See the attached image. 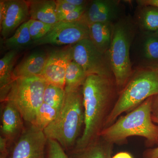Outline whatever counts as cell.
<instances>
[{
    "instance_id": "obj_24",
    "label": "cell",
    "mask_w": 158,
    "mask_h": 158,
    "mask_svg": "<svg viewBox=\"0 0 158 158\" xmlns=\"http://www.w3.org/2000/svg\"><path fill=\"white\" fill-rule=\"evenodd\" d=\"M65 96V89L48 84L44 94V103L52 107L60 110L64 103Z\"/></svg>"
},
{
    "instance_id": "obj_26",
    "label": "cell",
    "mask_w": 158,
    "mask_h": 158,
    "mask_svg": "<svg viewBox=\"0 0 158 158\" xmlns=\"http://www.w3.org/2000/svg\"><path fill=\"white\" fill-rule=\"evenodd\" d=\"M45 158H69L62 146L57 141L52 139L48 140Z\"/></svg>"
},
{
    "instance_id": "obj_27",
    "label": "cell",
    "mask_w": 158,
    "mask_h": 158,
    "mask_svg": "<svg viewBox=\"0 0 158 158\" xmlns=\"http://www.w3.org/2000/svg\"><path fill=\"white\" fill-rule=\"evenodd\" d=\"M56 2L57 3V17L58 22L60 21L65 15L79 8L70 5L65 2V0H57Z\"/></svg>"
},
{
    "instance_id": "obj_25",
    "label": "cell",
    "mask_w": 158,
    "mask_h": 158,
    "mask_svg": "<svg viewBox=\"0 0 158 158\" xmlns=\"http://www.w3.org/2000/svg\"><path fill=\"white\" fill-rule=\"evenodd\" d=\"M29 30L33 42L45 36L53 27L54 25L48 24L36 20H28Z\"/></svg>"
},
{
    "instance_id": "obj_5",
    "label": "cell",
    "mask_w": 158,
    "mask_h": 158,
    "mask_svg": "<svg viewBox=\"0 0 158 158\" xmlns=\"http://www.w3.org/2000/svg\"><path fill=\"white\" fill-rule=\"evenodd\" d=\"M134 37V26L129 19H119L114 24L107 55L116 88L120 91L132 76L130 49Z\"/></svg>"
},
{
    "instance_id": "obj_6",
    "label": "cell",
    "mask_w": 158,
    "mask_h": 158,
    "mask_svg": "<svg viewBox=\"0 0 158 158\" xmlns=\"http://www.w3.org/2000/svg\"><path fill=\"white\" fill-rule=\"evenodd\" d=\"M47 84L40 77L15 79L6 101L12 102L23 120L32 124L37 110L43 103L44 94Z\"/></svg>"
},
{
    "instance_id": "obj_18",
    "label": "cell",
    "mask_w": 158,
    "mask_h": 158,
    "mask_svg": "<svg viewBox=\"0 0 158 158\" xmlns=\"http://www.w3.org/2000/svg\"><path fill=\"white\" fill-rule=\"evenodd\" d=\"M139 50L140 60L145 69H158V37L145 32Z\"/></svg>"
},
{
    "instance_id": "obj_32",
    "label": "cell",
    "mask_w": 158,
    "mask_h": 158,
    "mask_svg": "<svg viewBox=\"0 0 158 158\" xmlns=\"http://www.w3.org/2000/svg\"><path fill=\"white\" fill-rule=\"evenodd\" d=\"M65 2L77 7H83L87 6L88 2L84 0H65Z\"/></svg>"
},
{
    "instance_id": "obj_19",
    "label": "cell",
    "mask_w": 158,
    "mask_h": 158,
    "mask_svg": "<svg viewBox=\"0 0 158 158\" xmlns=\"http://www.w3.org/2000/svg\"><path fill=\"white\" fill-rule=\"evenodd\" d=\"M114 24L110 23H98L88 26L89 38L99 50L107 54L111 45Z\"/></svg>"
},
{
    "instance_id": "obj_10",
    "label": "cell",
    "mask_w": 158,
    "mask_h": 158,
    "mask_svg": "<svg viewBox=\"0 0 158 158\" xmlns=\"http://www.w3.org/2000/svg\"><path fill=\"white\" fill-rule=\"evenodd\" d=\"M30 17L28 3L24 0L0 1L1 34L6 40Z\"/></svg>"
},
{
    "instance_id": "obj_20",
    "label": "cell",
    "mask_w": 158,
    "mask_h": 158,
    "mask_svg": "<svg viewBox=\"0 0 158 158\" xmlns=\"http://www.w3.org/2000/svg\"><path fill=\"white\" fill-rule=\"evenodd\" d=\"M88 75L81 66L73 60L71 61L66 69L65 76V92L81 88Z\"/></svg>"
},
{
    "instance_id": "obj_9",
    "label": "cell",
    "mask_w": 158,
    "mask_h": 158,
    "mask_svg": "<svg viewBox=\"0 0 158 158\" xmlns=\"http://www.w3.org/2000/svg\"><path fill=\"white\" fill-rule=\"evenodd\" d=\"M86 38H89V31L85 23L81 20L73 22L60 21L55 24L45 36L33 43L37 45H73Z\"/></svg>"
},
{
    "instance_id": "obj_23",
    "label": "cell",
    "mask_w": 158,
    "mask_h": 158,
    "mask_svg": "<svg viewBox=\"0 0 158 158\" xmlns=\"http://www.w3.org/2000/svg\"><path fill=\"white\" fill-rule=\"evenodd\" d=\"M140 11L138 20L140 26L146 32L154 33L158 30V8L144 6Z\"/></svg>"
},
{
    "instance_id": "obj_34",
    "label": "cell",
    "mask_w": 158,
    "mask_h": 158,
    "mask_svg": "<svg viewBox=\"0 0 158 158\" xmlns=\"http://www.w3.org/2000/svg\"><path fill=\"white\" fill-rule=\"evenodd\" d=\"M152 33L154 34L155 35H156V36L158 37V30L157 31H156V32H154V33Z\"/></svg>"
},
{
    "instance_id": "obj_33",
    "label": "cell",
    "mask_w": 158,
    "mask_h": 158,
    "mask_svg": "<svg viewBox=\"0 0 158 158\" xmlns=\"http://www.w3.org/2000/svg\"><path fill=\"white\" fill-rule=\"evenodd\" d=\"M112 158H133L132 156L129 153L127 152H120L117 153Z\"/></svg>"
},
{
    "instance_id": "obj_16",
    "label": "cell",
    "mask_w": 158,
    "mask_h": 158,
    "mask_svg": "<svg viewBox=\"0 0 158 158\" xmlns=\"http://www.w3.org/2000/svg\"><path fill=\"white\" fill-rule=\"evenodd\" d=\"M113 146L100 136L86 147L66 153L69 158H112Z\"/></svg>"
},
{
    "instance_id": "obj_17",
    "label": "cell",
    "mask_w": 158,
    "mask_h": 158,
    "mask_svg": "<svg viewBox=\"0 0 158 158\" xmlns=\"http://www.w3.org/2000/svg\"><path fill=\"white\" fill-rule=\"evenodd\" d=\"M17 55L16 50H11L0 60V98L2 102L6 101L14 81L13 71Z\"/></svg>"
},
{
    "instance_id": "obj_29",
    "label": "cell",
    "mask_w": 158,
    "mask_h": 158,
    "mask_svg": "<svg viewBox=\"0 0 158 158\" xmlns=\"http://www.w3.org/2000/svg\"><path fill=\"white\" fill-rule=\"evenodd\" d=\"M152 121L158 125V118L152 117ZM144 158H158V145L155 148L146 150L143 153Z\"/></svg>"
},
{
    "instance_id": "obj_3",
    "label": "cell",
    "mask_w": 158,
    "mask_h": 158,
    "mask_svg": "<svg viewBox=\"0 0 158 158\" xmlns=\"http://www.w3.org/2000/svg\"><path fill=\"white\" fill-rule=\"evenodd\" d=\"M85 123L82 87L65 92L64 103L56 118L44 133L48 139L57 141L65 152L74 148Z\"/></svg>"
},
{
    "instance_id": "obj_1",
    "label": "cell",
    "mask_w": 158,
    "mask_h": 158,
    "mask_svg": "<svg viewBox=\"0 0 158 158\" xmlns=\"http://www.w3.org/2000/svg\"><path fill=\"white\" fill-rule=\"evenodd\" d=\"M116 88L112 78L96 74L88 76L82 87L84 128L73 149L85 148L100 137L116 102Z\"/></svg>"
},
{
    "instance_id": "obj_21",
    "label": "cell",
    "mask_w": 158,
    "mask_h": 158,
    "mask_svg": "<svg viewBox=\"0 0 158 158\" xmlns=\"http://www.w3.org/2000/svg\"><path fill=\"white\" fill-rule=\"evenodd\" d=\"M5 40L6 46L11 50H17L31 44L33 41L29 32L28 20L22 24L11 37Z\"/></svg>"
},
{
    "instance_id": "obj_22",
    "label": "cell",
    "mask_w": 158,
    "mask_h": 158,
    "mask_svg": "<svg viewBox=\"0 0 158 158\" xmlns=\"http://www.w3.org/2000/svg\"><path fill=\"white\" fill-rule=\"evenodd\" d=\"M60 110L56 109L43 102L37 110L32 125L44 131L56 118Z\"/></svg>"
},
{
    "instance_id": "obj_30",
    "label": "cell",
    "mask_w": 158,
    "mask_h": 158,
    "mask_svg": "<svg viewBox=\"0 0 158 158\" xmlns=\"http://www.w3.org/2000/svg\"><path fill=\"white\" fill-rule=\"evenodd\" d=\"M152 116L153 117L158 118V94L153 96Z\"/></svg>"
},
{
    "instance_id": "obj_13",
    "label": "cell",
    "mask_w": 158,
    "mask_h": 158,
    "mask_svg": "<svg viewBox=\"0 0 158 158\" xmlns=\"http://www.w3.org/2000/svg\"><path fill=\"white\" fill-rule=\"evenodd\" d=\"M3 102L1 136L7 140L9 146L19 137L25 128L22 116L14 104L8 100Z\"/></svg>"
},
{
    "instance_id": "obj_28",
    "label": "cell",
    "mask_w": 158,
    "mask_h": 158,
    "mask_svg": "<svg viewBox=\"0 0 158 158\" xmlns=\"http://www.w3.org/2000/svg\"><path fill=\"white\" fill-rule=\"evenodd\" d=\"M86 6L79 7L74 11H71L68 14L65 15V16H63L59 22H73L81 20L86 9Z\"/></svg>"
},
{
    "instance_id": "obj_7",
    "label": "cell",
    "mask_w": 158,
    "mask_h": 158,
    "mask_svg": "<svg viewBox=\"0 0 158 158\" xmlns=\"http://www.w3.org/2000/svg\"><path fill=\"white\" fill-rule=\"evenodd\" d=\"M72 54L74 61L81 66L87 75L96 74L112 78L107 55L99 50L90 38L72 45Z\"/></svg>"
},
{
    "instance_id": "obj_4",
    "label": "cell",
    "mask_w": 158,
    "mask_h": 158,
    "mask_svg": "<svg viewBox=\"0 0 158 158\" xmlns=\"http://www.w3.org/2000/svg\"><path fill=\"white\" fill-rule=\"evenodd\" d=\"M158 94V69H144L132 76L120 91L104 129L110 126L121 114L131 112L144 101Z\"/></svg>"
},
{
    "instance_id": "obj_14",
    "label": "cell",
    "mask_w": 158,
    "mask_h": 158,
    "mask_svg": "<svg viewBox=\"0 0 158 158\" xmlns=\"http://www.w3.org/2000/svg\"><path fill=\"white\" fill-rule=\"evenodd\" d=\"M48 56V55L40 51L30 54L15 67L14 80L19 78L40 77Z\"/></svg>"
},
{
    "instance_id": "obj_15",
    "label": "cell",
    "mask_w": 158,
    "mask_h": 158,
    "mask_svg": "<svg viewBox=\"0 0 158 158\" xmlns=\"http://www.w3.org/2000/svg\"><path fill=\"white\" fill-rule=\"evenodd\" d=\"M27 2L30 19L51 25H54L58 22L56 1L32 0Z\"/></svg>"
},
{
    "instance_id": "obj_8",
    "label": "cell",
    "mask_w": 158,
    "mask_h": 158,
    "mask_svg": "<svg viewBox=\"0 0 158 158\" xmlns=\"http://www.w3.org/2000/svg\"><path fill=\"white\" fill-rule=\"evenodd\" d=\"M48 140L43 131L30 124L8 146L6 158H45Z\"/></svg>"
},
{
    "instance_id": "obj_2",
    "label": "cell",
    "mask_w": 158,
    "mask_h": 158,
    "mask_svg": "<svg viewBox=\"0 0 158 158\" xmlns=\"http://www.w3.org/2000/svg\"><path fill=\"white\" fill-rule=\"evenodd\" d=\"M153 96L121 116L113 124L104 129L100 136L114 144H121L131 136H140L146 139L148 147L158 145V125L152 121V104Z\"/></svg>"
},
{
    "instance_id": "obj_12",
    "label": "cell",
    "mask_w": 158,
    "mask_h": 158,
    "mask_svg": "<svg viewBox=\"0 0 158 158\" xmlns=\"http://www.w3.org/2000/svg\"><path fill=\"white\" fill-rule=\"evenodd\" d=\"M120 11L118 1L94 0L87 4L81 20L88 26L94 23H113L118 19Z\"/></svg>"
},
{
    "instance_id": "obj_31",
    "label": "cell",
    "mask_w": 158,
    "mask_h": 158,
    "mask_svg": "<svg viewBox=\"0 0 158 158\" xmlns=\"http://www.w3.org/2000/svg\"><path fill=\"white\" fill-rule=\"evenodd\" d=\"M137 2L143 6H152L158 8V0H140Z\"/></svg>"
},
{
    "instance_id": "obj_11",
    "label": "cell",
    "mask_w": 158,
    "mask_h": 158,
    "mask_svg": "<svg viewBox=\"0 0 158 158\" xmlns=\"http://www.w3.org/2000/svg\"><path fill=\"white\" fill-rule=\"evenodd\" d=\"M72 60V45L53 51L48 55L40 77L48 84L65 89L66 69L69 62Z\"/></svg>"
}]
</instances>
